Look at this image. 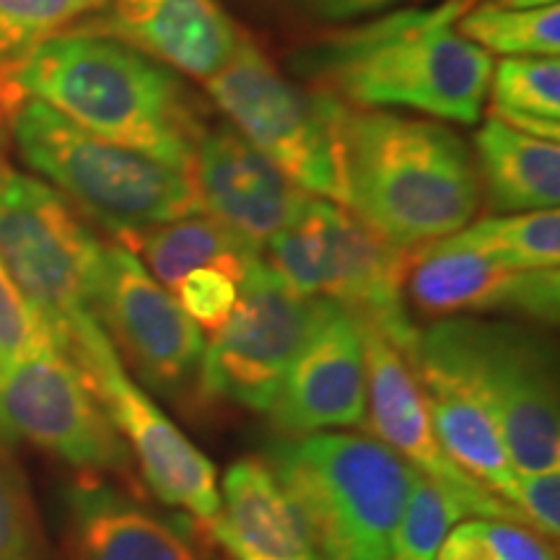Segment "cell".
<instances>
[{
  "label": "cell",
  "instance_id": "4",
  "mask_svg": "<svg viewBox=\"0 0 560 560\" xmlns=\"http://www.w3.org/2000/svg\"><path fill=\"white\" fill-rule=\"evenodd\" d=\"M408 361L444 374L486 410L516 472L560 470L558 355L548 332L514 319L444 317L418 330Z\"/></svg>",
  "mask_w": 560,
  "mask_h": 560
},
{
  "label": "cell",
  "instance_id": "13",
  "mask_svg": "<svg viewBox=\"0 0 560 560\" xmlns=\"http://www.w3.org/2000/svg\"><path fill=\"white\" fill-rule=\"evenodd\" d=\"M322 299H304L257 260L240 283L234 312L206 346L202 402L268 412L296 353L319 317Z\"/></svg>",
  "mask_w": 560,
  "mask_h": 560
},
{
  "label": "cell",
  "instance_id": "16",
  "mask_svg": "<svg viewBox=\"0 0 560 560\" xmlns=\"http://www.w3.org/2000/svg\"><path fill=\"white\" fill-rule=\"evenodd\" d=\"M270 420L283 439L359 429L366 420V355L353 314L322 299L310 338L285 371Z\"/></svg>",
  "mask_w": 560,
  "mask_h": 560
},
{
  "label": "cell",
  "instance_id": "29",
  "mask_svg": "<svg viewBox=\"0 0 560 560\" xmlns=\"http://www.w3.org/2000/svg\"><path fill=\"white\" fill-rule=\"evenodd\" d=\"M436 560H558L548 537L503 520L459 522L441 542Z\"/></svg>",
  "mask_w": 560,
  "mask_h": 560
},
{
  "label": "cell",
  "instance_id": "6",
  "mask_svg": "<svg viewBox=\"0 0 560 560\" xmlns=\"http://www.w3.org/2000/svg\"><path fill=\"white\" fill-rule=\"evenodd\" d=\"M9 128L19 156L122 247L202 213L192 174L91 136L37 100H21Z\"/></svg>",
  "mask_w": 560,
  "mask_h": 560
},
{
  "label": "cell",
  "instance_id": "24",
  "mask_svg": "<svg viewBox=\"0 0 560 560\" xmlns=\"http://www.w3.org/2000/svg\"><path fill=\"white\" fill-rule=\"evenodd\" d=\"M488 117L527 136L560 138V60L503 58L490 73Z\"/></svg>",
  "mask_w": 560,
  "mask_h": 560
},
{
  "label": "cell",
  "instance_id": "12",
  "mask_svg": "<svg viewBox=\"0 0 560 560\" xmlns=\"http://www.w3.org/2000/svg\"><path fill=\"white\" fill-rule=\"evenodd\" d=\"M0 439H21L91 478L128 475L132 457L62 350L0 359Z\"/></svg>",
  "mask_w": 560,
  "mask_h": 560
},
{
  "label": "cell",
  "instance_id": "35",
  "mask_svg": "<svg viewBox=\"0 0 560 560\" xmlns=\"http://www.w3.org/2000/svg\"><path fill=\"white\" fill-rule=\"evenodd\" d=\"M208 532H210V537H213V540L219 542L221 548L226 550L229 556L234 558V560H268V558L257 556V552H252L249 548H244V545H242L240 540H236L234 535H231L226 524L221 522V516H219V520H213V522L208 524Z\"/></svg>",
  "mask_w": 560,
  "mask_h": 560
},
{
  "label": "cell",
  "instance_id": "7",
  "mask_svg": "<svg viewBox=\"0 0 560 560\" xmlns=\"http://www.w3.org/2000/svg\"><path fill=\"white\" fill-rule=\"evenodd\" d=\"M262 260L299 296L332 301L405 355L416 348L418 327L405 299L408 255L348 208L306 195L296 215L265 242Z\"/></svg>",
  "mask_w": 560,
  "mask_h": 560
},
{
  "label": "cell",
  "instance_id": "18",
  "mask_svg": "<svg viewBox=\"0 0 560 560\" xmlns=\"http://www.w3.org/2000/svg\"><path fill=\"white\" fill-rule=\"evenodd\" d=\"M73 30L120 39L202 83L226 66L242 39L221 0H107Z\"/></svg>",
  "mask_w": 560,
  "mask_h": 560
},
{
  "label": "cell",
  "instance_id": "30",
  "mask_svg": "<svg viewBox=\"0 0 560 560\" xmlns=\"http://www.w3.org/2000/svg\"><path fill=\"white\" fill-rule=\"evenodd\" d=\"M457 522L459 509L431 480L416 475L387 560H436L441 542Z\"/></svg>",
  "mask_w": 560,
  "mask_h": 560
},
{
  "label": "cell",
  "instance_id": "27",
  "mask_svg": "<svg viewBox=\"0 0 560 560\" xmlns=\"http://www.w3.org/2000/svg\"><path fill=\"white\" fill-rule=\"evenodd\" d=\"M107 0H0V73L45 39L79 26Z\"/></svg>",
  "mask_w": 560,
  "mask_h": 560
},
{
  "label": "cell",
  "instance_id": "23",
  "mask_svg": "<svg viewBox=\"0 0 560 560\" xmlns=\"http://www.w3.org/2000/svg\"><path fill=\"white\" fill-rule=\"evenodd\" d=\"M132 252L166 291L177 289L187 272L200 268L221 270L242 283L252 265L262 257L255 244L206 213L151 229L140 236Z\"/></svg>",
  "mask_w": 560,
  "mask_h": 560
},
{
  "label": "cell",
  "instance_id": "14",
  "mask_svg": "<svg viewBox=\"0 0 560 560\" xmlns=\"http://www.w3.org/2000/svg\"><path fill=\"white\" fill-rule=\"evenodd\" d=\"M359 325L363 355H366V420L363 425L371 436L387 444L412 470L431 480L459 509L462 520L480 516V520L527 524L520 511L454 465L433 433L423 392H420L408 355L376 327L363 325V322Z\"/></svg>",
  "mask_w": 560,
  "mask_h": 560
},
{
  "label": "cell",
  "instance_id": "2",
  "mask_svg": "<svg viewBox=\"0 0 560 560\" xmlns=\"http://www.w3.org/2000/svg\"><path fill=\"white\" fill-rule=\"evenodd\" d=\"M459 16L450 0L382 13L299 47L289 68L306 89L348 107L410 109L475 125L486 109L493 60L454 30Z\"/></svg>",
  "mask_w": 560,
  "mask_h": 560
},
{
  "label": "cell",
  "instance_id": "3",
  "mask_svg": "<svg viewBox=\"0 0 560 560\" xmlns=\"http://www.w3.org/2000/svg\"><path fill=\"white\" fill-rule=\"evenodd\" d=\"M332 122L342 208L389 247L410 255L472 223L482 198L478 166L452 128L338 100Z\"/></svg>",
  "mask_w": 560,
  "mask_h": 560
},
{
  "label": "cell",
  "instance_id": "1",
  "mask_svg": "<svg viewBox=\"0 0 560 560\" xmlns=\"http://www.w3.org/2000/svg\"><path fill=\"white\" fill-rule=\"evenodd\" d=\"M0 100H37L91 136L192 174L206 128L200 102L177 70L104 34L70 30L0 73Z\"/></svg>",
  "mask_w": 560,
  "mask_h": 560
},
{
  "label": "cell",
  "instance_id": "31",
  "mask_svg": "<svg viewBox=\"0 0 560 560\" xmlns=\"http://www.w3.org/2000/svg\"><path fill=\"white\" fill-rule=\"evenodd\" d=\"M55 348L62 350L52 327L34 310L0 260V359H26Z\"/></svg>",
  "mask_w": 560,
  "mask_h": 560
},
{
  "label": "cell",
  "instance_id": "28",
  "mask_svg": "<svg viewBox=\"0 0 560 560\" xmlns=\"http://www.w3.org/2000/svg\"><path fill=\"white\" fill-rule=\"evenodd\" d=\"M0 560H55L30 480L0 439Z\"/></svg>",
  "mask_w": 560,
  "mask_h": 560
},
{
  "label": "cell",
  "instance_id": "22",
  "mask_svg": "<svg viewBox=\"0 0 560 560\" xmlns=\"http://www.w3.org/2000/svg\"><path fill=\"white\" fill-rule=\"evenodd\" d=\"M480 190L495 213L558 208L560 145L520 132L493 117L475 136Z\"/></svg>",
  "mask_w": 560,
  "mask_h": 560
},
{
  "label": "cell",
  "instance_id": "37",
  "mask_svg": "<svg viewBox=\"0 0 560 560\" xmlns=\"http://www.w3.org/2000/svg\"><path fill=\"white\" fill-rule=\"evenodd\" d=\"M11 115H13V109L5 107V104L0 102V172L5 170V159H3V149H5V143H3V125L11 122Z\"/></svg>",
  "mask_w": 560,
  "mask_h": 560
},
{
  "label": "cell",
  "instance_id": "19",
  "mask_svg": "<svg viewBox=\"0 0 560 560\" xmlns=\"http://www.w3.org/2000/svg\"><path fill=\"white\" fill-rule=\"evenodd\" d=\"M66 548L68 560H200L170 522L91 475L68 490Z\"/></svg>",
  "mask_w": 560,
  "mask_h": 560
},
{
  "label": "cell",
  "instance_id": "26",
  "mask_svg": "<svg viewBox=\"0 0 560 560\" xmlns=\"http://www.w3.org/2000/svg\"><path fill=\"white\" fill-rule=\"evenodd\" d=\"M454 30L482 52L503 58H558L560 9L506 11L488 3L472 5L454 21Z\"/></svg>",
  "mask_w": 560,
  "mask_h": 560
},
{
  "label": "cell",
  "instance_id": "36",
  "mask_svg": "<svg viewBox=\"0 0 560 560\" xmlns=\"http://www.w3.org/2000/svg\"><path fill=\"white\" fill-rule=\"evenodd\" d=\"M480 3L493 5V9H506V11H535V9H550L558 5L560 0H480Z\"/></svg>",
  "mask_w": 560,
  "mask_h": 560
},
{
  "label": "cell",
  "instance_id": "5",
  "mask_svg": "<svg viewBox=\"0 0 560 560\" xmlns=\"http://www.w3.org/2000/svg\"><path fill=\"white\" fill-rule=\"evenodd\" d=\"M270 467L319 560H387L416 470L380 439L322 431L280 439Z\"/></svg>",
  "mask_w": 560,
  "mask_h": 560
},
{
  "label": "cell",
  "instance_id": "17",
  "mask_svg": "<svg viewBox=\"0 0 560 560\" xmlns=\"http://www.w3.org/2000/svg\"><path fill=\"white\" fill-rule=\"evenodd\" d=\"M192 182L202 213L262 252L265 242L289 223L304 202L278 166H272L231 122L206 125L198 138Z\"/></svg>",
  "mask_w": 560,
  "mask_h": 560
},
{
  "label": "cell",
  "instance_id": "32",
  "mask_svg": "<svg viewBox=\"0 0 560 560\" xmlns=\"http://www.w3.org/2000/svg\"><path fill=\"white\" fill-rule=\"evenodd\" d=\"M174 299L202 332L213 335L234 312L236 299H240V283L221 270L200 268L179 280Z\"/></svg>",
  "mask_w": 560,
  "mask_h": 560
},
{
  "label": "cell",
  "instance_id": "25",
  "mask_svg": "<svg viewBox=\"0 0 560 560\" xmlns=\"http://www.w3.org/2000/svg\"><path fill=\"white\" fill-rule=\"evenodd\" d=\"M444 242L478 252L511 268H558L560 213L558 208H550L488 215L467 223L457 234L444 236Z\"/></svg>",
  "mask_w": 560,
  "mask_h": 560
},
{
  "label": "cell",
  "instance_id": "34",
  "mask_svg": "<svg viewBox=\"0 0 560 560\" xmlns=\"http://www.w3.org/2000/svg\"><path fill=\"white\" fill-rule=\"evenodd\" d=\"M514 509L550 542L560 535V470L520 475Z\"/></svg>",
  "mask_w": 560,
  "mask_h": 560
},
{
  "label": "cell",
  "instance_id": "33",
  "mask_svg": "<svg viewBox=\"0 0 560 560\" xmlns=\"http://www.w3.org/2000/svg\"><path fill=\"white\" fill-rule=\"evenodd\" d=\"M257 3L280 16L306 21V24H350L410 5H425L431 0H257Z\"/></svg>",
  "mask_w": 560,
  "mask_h": 560
},
{
  "label": "cell",
  "instance_id": "38",
  "mask_svg": "<svg viewBox=\"0 0 560 560\" xmlns=\"http://www.w3.org/2000/svg\"><path fill=\"white\" fill-rule=\"evenodd\" d=\"M450 3H454L459 9V13H465V11H470L472 5H478L480 0H450Z\"/></svg>",
  "mask_w": 560,
  "mask_h": 560
},
{
  "label": "cell",
  "instance_id": "10",
  "mask_svg": "<svg viewBox=\"0 0 560 560\" xmlns=\"http://www.w3.org/2000/svg\"><path fill=\"white\" fill-rule=\"evenodd\" d=\"M94 314L109 335L122 366L172 408L202 402L200 371L206 332L182 312L136 252L104 244Z\"/></svg>",
  "mask_w": 560,
  "mask_h": 560
},
{
  "label": "cell",
  "instance_id": "21",
  "mask_svg": "<svg viewBox=\"0 0 560 560\" xmlns=\"http://www.w3.org/2000/svg\"><path fill=\"white\" fill-rule=\"evenodd\" d=\"M221 522L244 548L268 560H319L296 503L265 459L244 457L223 475Z\"/></svg>",
  "mask_w": 560,
  "mask_h": 560
},
{
  "label": "cell",
  "instance_id": "9",
  "mask_svg": "<svg viewBox=\"0 0 560 560\" xmlns=\"http://www.w3.org/2000/svg\"><path fill=\"white\" fill-rule=\"evenodd\" d=\"M206 89L226 122L299 190L342 206L332 96L285 79L244 34L236 52L206 81Z\"/></svg>",
  "mask_w": 560,
  "mask_h": 560
},
{
  "label": "cell",
  "instance_id": "8",
  "mask_svg": "<svg viewBox=\"0 0 560 560\" xmlns=\"http://www.w3.org/2000/svg\"><path fill=\"white\" fill-rule=\"evenodd\" d=\"M104 242L55 187L0 172V260L66 350L100 325L94 314Z\"/></svg>",
  "mask_w": 560,
  "mask_h": 560
},
{
  "label": "cell",
  "instance_id": "20",
  "mask_svg": "<svg viewBox=\"0 0 560 560\" xmlns=\"http://www.w3.org/2000/svg\"><path fill=\"white\" fill-rule=\"evenodd\" d=\"M423 392L433 433L459 470L486 486L509 506H514L520 472L511 465L506 446L486 410L444 374L410 361Z\"/></svg>",
  "mask_w": 560,
  "mask_h": 560
},
{
  "label": "cell",
  "instance_id": "11",
  "mask_svg": "<svg viewBox=\"0 0 560 560\" xmlns=\"http://www.w3.org/2000/svg\"><path fill=\"white\" fill-rule=\"evenodd\" d=\"M68 355L83 371L109 423L138 462L140 478L151 493L202 524L219 520L221 490L215 465L177 429L149 392L130 380L104 327L94 325L83 332L68 348Z\"/></svg>",
  "mask_w": 560,
  "mask_h": 560
},
{
  "label": "cell",
  "instance_id": "15",
  "mask_svg": "<svg viewBox=\"0 0 560 560\" xmlns=\"http://www.w3.org/2000/svg\"><path fill=\"white\" fill-rule=\"evenodd\" d=\"M405 299L429 317H511L550 327L560 314L558 268H511L439 240L408 255Z\"/></svg>",
  "mask_w": 560,
  "mask_h": 560
}]
</instances>
